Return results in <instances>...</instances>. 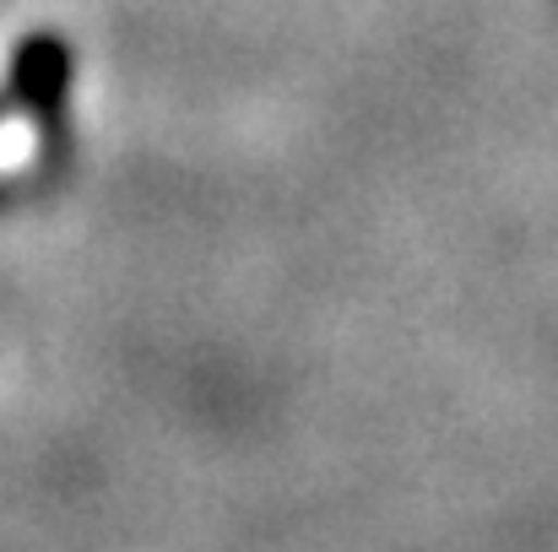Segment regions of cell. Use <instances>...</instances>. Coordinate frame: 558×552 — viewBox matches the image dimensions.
<instances>
[{"mask_svg": "<svg viewBox=\"0 0 558 552\" xmlns=\"http://www.w3.org/2000/svg\"><path fill=\"white\" fill-rule=\"evenodd\" d=\"M65 82H71V60H65V49L54 38H33V44L16 49L11 87H16V98L27 109H54L60 93H65Z\"/></svg>", "mask_w": 558, "mask_h": 552, "instance_id": "6da1fadb", "label": "cell"}]
</instances>
